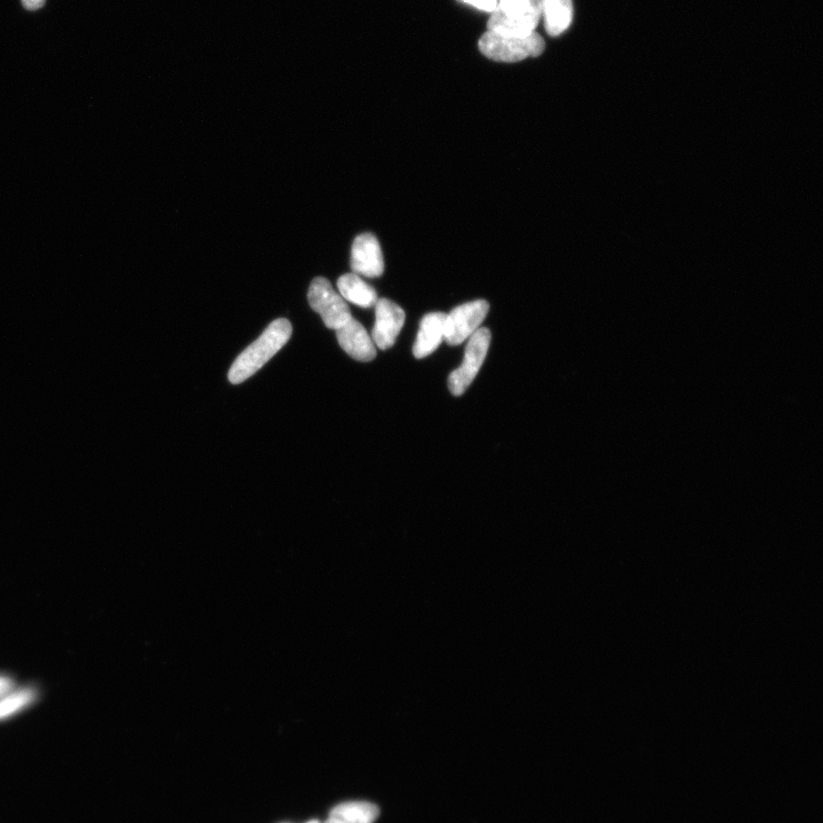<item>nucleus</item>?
Returning <instances> with one entry per match:
<instances>
[{
    "instance_id": "obj_5",
    "label": "nucleus",
    "mask_w": 823,
    "mask_h": 823,
    "mask_svg": "<svg viewBox=\"0 0 823 823\" xmlns=\"http://www.w3.org/2000/svg\"><path fill=\"white\" fill-rule=\"evenodd\" d=\"M489 310V302L485 300L468 302L453 309L446 316L444 340L453 347L469 340L482 325Z\"/></svg>"
},
{
    "instance_id": "obj_9",
    "label": "nucleus",
    "mask_w": 823,
    "mask_h": 823,
    "mask_svg": "<svg viewBox=\"0 0 823 823\" xmlns=\"http://www.w3.org/2000/svg\"><path fill=\"white\" fill-rule=\"evenodd\" d=\"M337 338L342 349L358 362H371L377 357L372 338L354 318L337 330Z\"/></svg>"
},
{
    "instance_id": "obj_4",
    "label": "nucleus",
    "mask_w": 823,
    "mask_h": 823,
    "mask_svg": "<svg viewBox=\"0 0 823 823\" xmlns=\"http://www.w3.org/2000/svg\"><path fill=\"white\" fill-rule=\"evenodd\" d=\"M492 334L489 329H478L469 338L465 358L459 369L453 371L449 378V388L454 396H461L476 378L489 353Z\"/></svg>"
},
{
    "instance_id": "obj_6",
    "label": "nucleus",
    "mask_w": 823,
    "mask_h": 823,
    "mask_svg": "<svg viewBox=\"0 0 823 823\" xmlns=\"http://www.w3.org/2000/svg\"><path fill=\"white\" fill-rule=\"evenodd\" d=\"M405 324V311L388 299H379L375 305V325L372 331L374 345L386 350L395 345Z\"/></svg>"
},
{
    "instance_id": "obj_1",
    "label": "nucleus",
    "mask_w": 823,
    "mask_h": 823,
    "mask_svg": "<svg viewBox=\"0 0 823 823\" xmlns=\"http://www.w3.org/2000/svg\"><path fill=\"white\" fill-rule=\"evenodd\" d=\"M291 335L292 325L287 319L279 318L271 323L261 337L237 357L229 371V381L239 385L251 378L289 342Z\"/></svg>"
},
{
    "instance_id": "obj_13",
    "label": "nucleus",
    "mask_w": 823,
    "mask_h": 823,
    "mask_svg": "<svg viewBox=\"0 0 823 823\" xmlns=\"http://www.w3.org/2000/svg\"><path fill=\"white\" fill-rule=\"evenodd\" d=\"M378 806L365 802L341 804L331 812L330 818L343 823H373L379 817Z\"/></svg>"
},
{
    "instance_id": "obj_11",
    "label": "nucleus",
    "mask_w": 823,
    "mask_h": 823,
    "mask_svg": "<svg viewBox=\"0 0 823 823\" xmlns=\"http://www.w3.org/2000/svg\"><path fill=\"white\" fill-rule=\"evenodd\" d=\"M338 289L343 299L361 308H372L379 300L377 291L354 273L341 276Z\"/></svg>"
},
{
    "instance_id": "obj_12",
    "label": "nucleus",
    "mask_w": 823,
    "mask_h": 823,
    "mask_svg": "<svg viewBox=\"0 0 823 823\" xmlns=\"http://www.w3.org/2000/svg\"><path fill=\"white\" fill-rule=\"evenodd\" d=\"M545 27L550 36H559L571 26L573 20L572 0H540Z\"/></svg>"
},
{
    "instance_id": "obj_10",
    "label": "nucleus",
    "mask_w": 823,
    "mask_h": 823,
    "mask_svg": "<svg viewBox=\"0 0 823 823\" xmlns=\"http://www.w3.org/2000/svg\"><path fill=\"white\" fill-rule=\"evenodd\" d=\"M446 314L431 313L422 318L413 354L415 358H425L441 346L445 337Z\"/></svg>"
},
{
    "instance_id": "obj_3",
    "label": "nucleus",
    "mask_w": 823,
    "mask_h": 823,
    "mask_svg": "<svg viewBox=\"0 0 823 823\" xmlns=\"http://www.w3.org/2000/svg\"><path fill=\"white\" fill-rule=\"evenodd\" d=\"M308 301L310 307L322 316L327 329L337 331L353 318L346 300L334 291L326 278L314 279L309 287Z\"/></svg>"
},
{
    "instance_id": "obj_7",
    "label": "nucleus",
    "mask_w": 823,
    "mask_h": 823,
    "mask_svg": "<svg viewBox=\"0 0 823 823\" xmlns=\"http://www.w3.org/2000/svg\"><path fill=\"white\" fill-rule=\"evenodd\" d=\"M351 269L354 274L364 277H380L385 270L378 238L372 234L356 237L351 249Z\"/></svg>"
},
{
    "instance_id": "obj_20",
    "label": "nucleus",
    "mask_w": 823,
    "mask_h": 823,
    "mask_svg": "<svg viewBox=\"0 0 823 823\" xmlns=\"http://www.w3.org/2000/svg\"><path fill=\"white\" fill-rule=\"evenodd\" d=\"M308 823H318V822H317V821H310V822H308Z\"/></svg>"
},
{
    "instance_id": "obj_19",
    "label": "nucleus",
    "mask_w": 823,
    "mask_h": 823,
    "mask_svg": "<svg viewBox=\"0 0 823 823\" xmlns=\"http://www.w3.org/2000/svg\"><path fill=\"white\" fill-rule=\"evenodd\" d=\"M325 823H343V822L330 818Z\"/></svg>"
},
{
    "instance_id": "obj_2",
    "label": "nucleus",
    "mask_w": 823,
    "mask_h": 823,
    "mask_svg": "<svg viewBox=\"0 0 823 823\" xmlns=\"http://www.w3.org/2000/svg\"><path fill=\"white\" fill-rule=\"evenodd\" d=\"M479 51L486 58L497 62H518L527 58L539 57L545 51V41L537 34L529 36H508L487 31L479 39Z\"/></svg>"
},
{
    "instance_id": "obj_14",
    "label": "nucleus",
    "mask_w": 823,
    "mask_h": 823,
    "mask_svg": "<svg viewBox=\"0 0 823 823\" xmlns=\"http://www.w3.org/2000/svg\"><path fill=\"white\" fill-rule=\"evenodd\" d=\"M35 693L30 690L21 691L7 697L0 702V719L9 717L33 702Z\"/></svg>"
},
{
    "instance_id": "obj_15",
    "label": "nucleus",
    "mask_w": 823,
    "mask_h": 823,
    "mask_svg": "<svg viewBox=\"0 0 823 823\" xmlns=\"http://www.w3.org/2000/svg\"><path fill=\"white\" fill-rule=\"evenodd\" d=\"M534 0H500L497 9L506 15L521 14L530 9Z\"/></svg>"
},
{
    "instance_id": "obj_18",
    "label": "nucleus",
    "mask_w": 823,
    "mask_h": 823,
    "mask_svg": "<svg viewBox=\"0 0 823 823\" xmlns=\"http://www.w3.org/2000/svg\"><path fill=\"white\" fill-rule=\"evenodd\" d=\"M13 683L9 678L0 677V697L11 690Z\"/></svg>"
},
{
    "instance_id": "obj_8",
    "label": "nucleus",
    "mask_w": 823,
    "mask_h": 823,
    "mask_svg": "<svg viewBox=\"0 0 823 823\" xmlns=\"http://www.w3.org/2000/svg\"><path fill=\"white\" fill-rule=\"evenodd\" d=\"M542 15L540 0H534L530 9L517 15H506L498 9L492 14L487 28L508 36H529L534 33Z\"/></svg>"
},
{
    "instance_id": "obj_17",
    "label": "nucleus",
    "mask_w": 823,
    "mask_h": 823,
    "mask_svg": "<svg viewBox=\"0 0 823 823\" xmlns=\"http://www.w3.org/2000/svg\"><path fill=\"white\" fill-rule=\"evenodd\" d=\"M21 3L26 10L37 11L44 7L46 0H21Z\"/></svg>"
},
{
    "instance_id": "obj_16",
    "label": "nucleus",
    "mask_w": 823,
    "mask_h": 823,
    "mask_svg": "<svg viewBox=\"0 0 823 823\" xmlns=\"http://www.w3.org/2000/svg\"><path fill=\"white\" fill-rule=\"evenodd\" d=\"M463 2L473 5L477 7V9L486 12H494L498 7L497 0H463Z\"/></svg>"
}]
</instances>
